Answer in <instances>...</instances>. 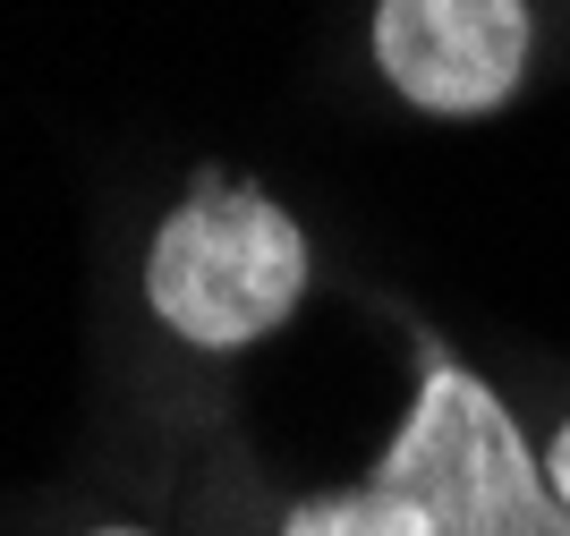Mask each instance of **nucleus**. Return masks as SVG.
Returning <instances> with one entry per match:
<instances>
[{
  "mask_svg": "<svg viewBox=\"0 0 570 536\" xmlns=\"http://www.w3.org/2000/svg\"><path fill=\"white\" fill-rule=\"evenodd\" d=\"M546 486L562 494V511H570V426L553 435V460H546Z\"/></svg>",
  "mask_w": 570,
  "mask_h": 536,
  "instance_id": "39448f33",
  "label": "nucleus"
},
{
  "mask_svg": "<svg viewBox=\"0 0 570 536\" xmlns=\"http://www.w3.org/2000/svg\"><path fill=\"white\" fill-rule=\"evenodd\" d=\"M95 536H137V528H95Z\"/></svg>",
  "mask_w": 570,
  "mask_h": 536,
  "instance_id": "423d86ee",
  "label": "nucleus"
},
{
  "mask_svg": "<svg viewBox=\"0 0 570 536\" xmlns=\"http://www.w3.org/2000/svg\"><path fill=\"white\" fill-rule=\"evenodd\" d=\"M282 536H434V528H426V511H417L401 486L366 477V486H350V494L298 503V511L282 519Z\"/></svg>",
  "mask_w": 570,
  "mask_h": 536,
  "instance_id": "20e7f679",
  "label": "nucleus"
},
{
  "mask_svg": "<svg viewBox=\"0 0 570 536\" xmlns=\"http://www.w3.org/2000/svg\"><path fill=\"white\" fill-rule=\"evenodd\" d=\"M375 477L401 486L434 536H570L562 494L537 477L511 409L452 358H426L417 409L392 435Z\"/></svg>",
  "mask_w": 570,
  "mask_h": 536,
  "instance_id": "f03ea898",
  "label": "nucleus"
},
{
  "mask_svg": "<svg viewBox=\"0 0 570 536\" xmlns=\"http://www.w3.org/2000/svg\"><path fill=\"white\" fill-rule=\"evenodd\" d=\"M307 290V238L256 187L205 179L188 205L154 231L145 299L196 350H247L282 324Z\"/></svg>",
  "mask_w": 570,
  "mask_h": 536,
  "instance_id": "f257e3e1",
  "label": "nucleus"
},
{
  "mask_svg": "<svg viewBox=\"0 0 570 536\" xmlns=\"http://www.w3.org/2000/svg\"><path fill=\"white\" fill-rule=\"evenodd\" d=\"M375 60L417 111L476 119L511 103L528 69V9L520 0H375Z\"/></svg>",
  "mask_w": 570,
  "mask_h": 536,
  "instance_id": "7ed1b4c3",
  "label": "nucleus"
}]
</instances>
